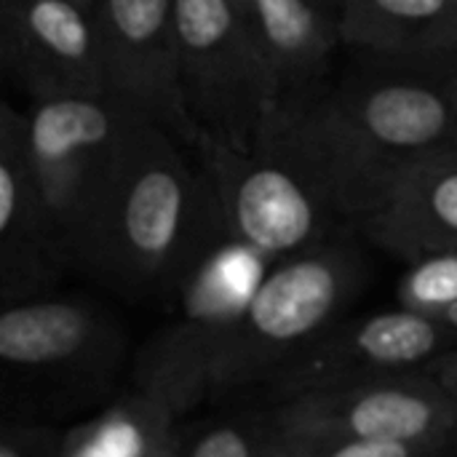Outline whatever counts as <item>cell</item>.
I'll use <instances>...</instances> for the list:
<instances>
[{
  "label": "cell",
  "mask_w": 457,
  "mask_h": 457,
  "mask_svg": "<svg viewBox=\"0 0 457 457\" xmlns=\"http://www.w3.org/2000/svg\"><path fill=\"white\" fill-rule=\"evenodd\" d=\"M343 46L404 62L457 56V0H343Z\"/></svg>",
  "instance_id": "cell-14"
},
{
  "label": "cell",
  "mask_w": 457,
  "mask_h": 457,
  "mask_svg": "<svg viewBox=\"0 0 457 457\" xmlns=\"http://www.w3.org/2000/svg\"><path fill=\"white\" fill-rule=\"evenodd\" d=\"M399 308L439 319L457 305V249L407 262L396 284Z\"/></svg>",
  "instance_id": "cell-18"
},
{
  "label": "cell",
  "mask_w": 457,
  "mask_h": 457,
  "mask_svg": "<svg viewBox=\"0 0 457 457\" xmlns=\"http://www.w3.org/2000/svg\"><path fill=\"white\" fill-rule=\"evenodd\" d=\"M102 337V316L86 300L29 297L8 303L0 316V361L35 372L70 364Z\"/></svg>",
  "instance_id": "cell-15"
},
{
  "label": "cell",
  "mask_w": 457,
  "mask_h": 457,
  "mask_svg": "<svg viewBox=\"0 0 457 457\" xmlns=\"http://www.w3.org/2000/svg\"><path fill=\"white\" fill-rule=\"evenodd\" d=\"M233 3H236V5H238V0H233Z\"/></svg>",
  "instance_id": "cell-27"
},
{
  "label": "cell",
  "mask_w": 457,
  "mask_h": 457,
  "mask_svg": "<svg viewBox=\"0 0 457 457\" xmlns=\"http://www.w3.org/2000/svg\"><path fill=\"white\" fill-rule=\"evenodd\" d=\"M361 284L359 249L329 236L273 262L233 324L195 340L169 335L147 359L139 383L166 394L179 412L209 394L268 383L340 321Z\"/></svg>",
  "instance_id": "cell-2"
},
{
  "label": "cell",
  "mask_w": 457,
  "mask_h": 457,
  "mask_svg": "<svg viewBox=\"0 0 457 457\" xmlns=\"http://www.w3.org/2000/svg\"><path fill=\"white\" fill-rule=\"evenodd\" d=\"M230 238L214 185L195 171L174 134L147 120L70 241L78 268L123 297L179 289Z\"/></svg>",
  "instance_id": "cell-1"
},
{
  "label": "cell",
  "mask_w": 457,
  "mask_h": 457,
  "mask_svg": "<svg viewBox=\"0 0 457 457\" xmlns=\"http://www.w3.org/2000/svg\"><path fill=\"white\" fill-rule=\"evenodd\" d=\"M80 3H83V5H88V8H94V5H96V0H80Z\"/></svg>",
  "instance_id": "cell-26"
},
{
  "label": "cell",
  "mask_w": 457,
  "mask_h": 457,
  "mask_svg": "<svg viewBox=\"0 0 457 457\" xmlns=\"http://www.w3.org/2000/svg\"><path fill=\"white\" fill-rule=\"evenodd\" d=\"M455 345L457 332L439 319L407 308L380 311L337 321L265 386L276 404L308 394L426 372L428 364Z\"/></svg>",
  "instance_id": "cell-8"
},
{
  "label": "cell",
  "mask_w": 457,
  "mask_h": 457,
  "mask_svg": "<svg viewBox=\"0 0 457 457\" xmlns=\"http://www.w3.org/2000/svg\"><path fill=\"white\" fill-rule=\"evenodd\" d=\"M24 115L0 107V281L5 303L29 300L70 268L64 230L24 153Z\"/></svg>",
  "instance_id": "cell-11"
},
{
  "label": "cell",
  "mask_w": 457,
  "mask_h": 457,
  "mask_svg": "<svg viewBox=\"0 0 457 457\" xmlns=\"http://www.w3.org/2000/svg\"><path fill=\"white\" fill-rule=\"evenodd\" d=\"M0 62L32 102L107 94L94 8L80 0H0Z\"/></svg>",
  "instance_id": "cell-10"
},
{
  "label": "cell",
  "mask_w": 457,
  "mask_h": 457,
  "mask_svg": "<svg viewBox=\"0 0 457 457\" xmlns=\"http://www.w3.org/2000/svg\"><path fill=\"white\" fill-rule=\"evenodd\" d=\"M442 321H445V324H447L450 329H455V332H457V305L453 308V311H447V313L442 316Z\"/></svg>",
  "instance_id": "cell-23"
},
{
  "label": "cell",
  "mask_w": 457,
  "mask_h": 457,
  "mask_svg": "<svg viewBox=\"0 0 457 457\" xmlns=\"http://www.w3.org/2000/svg\"><path fill=\"white\" fill-rule=\"evenodd\" d=\"M62 436L32 426H8L0 439V457H59Z\"/></svg>",
  "instance_id": "cell-21"
},
{
  "label": "cell",
  "mask_w": 457,
  "mask_h": 457,
  "mask_svg": "<svg viewBox=\"0 0 457 457\" xmlns=\"http://www.w3.org/2000/svg\"><path fill=\"white\" fill-rule=\"evenodd\" d=\"M265 426L257 420H228L206 428L193 445L182 447V457H262Z\"/></svg>",
  "instance_id": "cell-20"
},
{
  "label": "cell",
  "mask_w": 457,
  "mask_h": 457,
  "mask_svg": "<svg viewBox=\"0 0 457 457\" xmlns=\"http://www.w3.org/2000/svg\"><path fill=\"white\" fill-rule=\"evenodd\" d=\"M262 426L287 436L455 447L457 402L428 372H412L276 402Z\"/></svg>",
  "instance_id": "cell-7"
},
{
  "label": "cell",
  "mask_w": 457,
  "mask_h": 457,
  "mask_svg": "<svg viewBox=\"0 0 457 457\" xmlns=\"http://www.w3.org/2000/svg\"><path fill=\"white\" fill-rule=\"evenodd\" d=\"M24 153L70 241L118 171L145 118L112 94L37 99L21 112Z\"/></svg>",
  "instance_id": "cell-6"
},
{
  "label": "cell",
  "mask_w": 457,
  "mask_h": 457,
  "mask_svg": "<svg viewBox=\"0 0 457 457\" xmlns=\"http://www.w3.org/2000/svg\"><path fill=\"white\" fill-rule=\"evenodd\" d=\"M450 450L453 447H423L407 442H356L268 434L262 457H450Z\"/></svg>",
  "instance_id": "cell-19"
},
{
  "label": "cell",
  "mask_w": 457,
  "mask_h": 457,
  "mask_svg": "<svg viewBox=\"0 0 457 457\" xmlns=\"http://www.w3.org/2000/svg\"><path fill=\"white\" fill-rule=\"evenodd\" d=\"M179 86L195 147L249 153L281 104L276 72L233 0H177Z\"/></svg>",
  "instance_id": "cell-5"
},
{
  "label": "cell",
  "mask_w": 457,
  "mask_h": 457,
  "mask_svg": "<svg viewBox=\"0 0 457 457\" xmlns=\"http://www.w3.org/2000/svg\"><path fill=\"white\" fill-rule=\"evenodd\" d=\"M426 372L457 402V345L447 353H442L434 364H428Z\"/></svg>",
  "instance_id": "cell-22"
},
{
  "label": "cell",
  "mask_w": 457,
  "mask_h": 457,
  "mask_svg": "<svg viewBox=\"0 0 457 457\" xmlns=\"http://www.w3.org/2000/svg\"><path fill=\"white\" fill-rule=\"evenodd\" d=\"M236 8L276 72L278 107L305 110L316 104L324 96L319 88L332 54L343 43L340 13L316 0H238Z\"/></svg>",
  "instance_id": "cell-13"
},
{
  "label": "cell",
  "mask_w": 457,
  "mask_h": 457,
  "mask_svg": "<svg viewBox=\"0 0 457 457\" xmlns=\"http://www.w3.org/2000/svg\"><path fill=\"white\" fill-rule=\"evenodd\" d=\"M316 3L329 8V11H335V13H340V5H343V0H316Z\"/></svg>",
  "instance_id": "cell-24"
},
{
  "label": "cell",
  "mask_w": 457,
  "mask_h": 457,
  "mask_svg": "<svg viewBox=\"0 0 457 457\" xmlns=\"http://www.w3.org/2000/svg\"><path fill=\"white\" fill-rule=\"evenodd\" d=\"M453 88H455V102H457V72H453Z\"/></svg>",
  "instance_id": "cell-25"
},
{
  "label": "cell",
  "mask_w": 457,
  "mask_h": 457,
  "mask_svg": "<svg viewBox=\"0 0 457 457\" xmlns=\"http://www.w3.org/2000/svg\"><path fill=\"white\" fill-rule=\"evenodd\" d=\"M270 265L273 260L241 241H220L179 287L185 321L171 335L195 340L233 324L252 303Z\"/></svg>",
  "instance_id": "cell-17"
},
{
  "label": "cell",
  "mask_w": 457,
  "mask_h": 457,
  "mask_svg": "<svg viewBox=\"0 0 457 457\" xmlns=\"http://www.w3.org/2000/svg\"><path fill=\"white\" fill-rule=\"evenodd\" d=\"M179 407L150 386L107 407L62 436L59 457H182Z\"/></svg>",
  "instance_id": "cell-16"
},
{
  "label": "cell",
  "mask_w": 457,
  "mask_h": 457,
  "mask_svg": "<svg viewBox=\"0 0 457 457\" xmlns=\"http://www.w3.org/2000/svg\"><path fill=\"white\" fill-rule=\"evenodd\" d=\"M195 153L220 198L228 236L273 262L327 241L343 220L297 110L276 107L249 153Z\"/></svg>",
  "instance_id": "cell-4"
},
{
  "label": "cell",
  "mask_w": 457,
  "mask_h": 457,
  "mask_svg": "<svg viewBox=\"0 0 457 457\" xmlns=\"http://www.w3.org/2000/svg\"><path fill=\"white\" fill-rule=\"evenodd\" d=\"M356 228L404 262L457 249V150L407 169Z\"/></svg>",
  "instance_id": "cell-12"
},
{
  "label": "cell",
  "mask_w": 457,
  "mask_h": 457,
  "mask_svg": "<svg viewBox=\"0 0 457 457\" xmlns=\"http://www.w3.org/2000/svg\"><path fill=\"white\" fill-rule=\"evenodd\" d=\"M297 112L327 169L343 222L351 225H359L407 169L457 150L453 75L359 78Z\"/></svg>",
  "instance_id": "cell-3"
},
{
  "label": "cell",
  "mask_w": 457,
  "mask_h": 457,
  "mask_svg": "<svg viewBox=\"0 0 457 457\" xmlns=\"http://www.w3.org/2000/svg\"><path fill=\"white\" fill-rule=\"evenodd\" d=\"M94 21L107 94L195 147L179 86L177 0H96Z\"/></svg>",
  "instance_id": "cell-9"
}]
</instances>
